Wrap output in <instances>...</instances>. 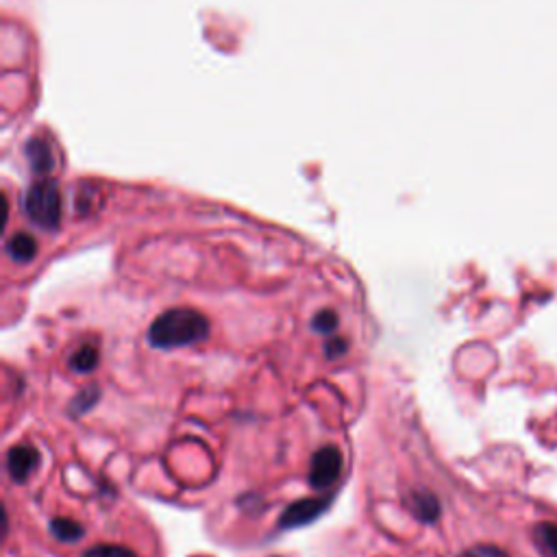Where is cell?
<instances>
[{
    "label": "cell",
    "instance_id": "cell-10",
    "mask_svg": "<svg viewBox=\"0 0 557 557\" xmlns=\"http://www.w3.org/2000/svg\"><path fill=\"white\" fill-rule=\"evenodd\" d=\"M98 366V349L94 344H83L70 357V368L74 373L88 375Z\"/></svg>",
    "mask_w": 557,
    "mask_h": 557
},
{
    "label": "cell",
    "instance_id": "cell-13",
    "mask_svg": "<svg viewBox=\"0 0 557 557\" xmlns=\"http://www.w3.org/2000/svg\"><path fill=\"white\" fill-rule=\"evenodd\" d=\"M81 557H138V555L127 547H120V544H96V547L88 549Z\"/></svg>",
    "mask_w": 557,
    "mask_h": 557
},
{
    "label": "cell",
    "instance_id": "cell-7",
    "mask_svg": "<svg viewBox=\"0 0 557 557\" xmlns=\"http://www.w3.org/2000/svg\"><path fill=\"white\" fill-rule=\"evenodd\" d=\"M7 253L18 264H29L37 255V240L31 233H16L7 242Z\"/></svg>",
    "mask_w": 557,
    "mask_h": 557
},
{
    "label": "cell",
    "instance_id": "cell-11",
    "mask_svg": "<svg viewBox=\"0 0 557 557\" xmlns=\"http://www.w3.org/2000/svg\"><path fill=\"white\" fill-rule=\"evenodd\" d=\"M51 534L61 542H79L85 536V529L72 518H55L51 523Z\"/></svg>",
    "mask_w": 557,
    "mask_h": 557
},
{
    "label": "cell",
    "instance_id": "cell-15",
    "mask_svg": "<svg viewBox=\"0 0 557 557\" xmlns=\"http://www.w3.org/2000/svg\"><path fill=\"white\" fill-rule=\"evenodd\" d=\"M457 557H507V553H503L499 547H492V544H479V547L466 549Z\"/></svg>",
    "mask_w": 557,
    "mask_h": 557
},
{
    "label": "cell",
    "instance_id": "cell-14",
    "mask_svg": "<svg viewBox=\"0 0 557 557\" xmlns=\"http://www.w3.org/2000/svg\"><path fill=\"white\" fill-rule=\"evenodd\" d=\"M96 401H98V388L92 386L90 390H81L77 399L70 403V410H72V414H83V412H88Z\"/></svg>",
    "mask_w": 557,
    "mask_h": 557
},
{
    "label": "cell",
    "instance_id": "cell-16",
    "mask_svg": "<svg viewBox=\"0 0 557 557\" xmlns=\"http://www.w3.org/2000/svg\"><path fill=\"white\" fill-rule=\"evenodd\" d=\"M346 351H349V344H346L344 338H331L325 344V353L329 360H338V357H342Z\"/></svg>",
    "mask_w": 557,
    "mask_h": 557
},
{
    "label": "cell",
    "instance_id": "cell-2",
    "mask_svg": "<svg viewBox=\"0 0 557 557\" xmlns=\"http://www.w3.org/2000/svg\"><path fill=\"white\" fill-rule=\"evenodd\" d=\"M24 212L44 231H55L61 222V194L53 181L33 183L24 196Z\"/></svg>",
    "mask_w": 557,
    "mask_h": 557
},
{
    "label": "cell",
    "instance_id": "cell-3",
    "mask_svg": "<svg viewBox=\"0 0 557 557\" xmlns=\"http://www.w3.org/2000/svg\"><path fill=\"white\" fill-rule=\"evenodd\" d=\"M344 466V457L338 447H323L318 449L309 464V486L314 490H327L340 479Z\"/></svg>",
    "mask_w": 557,
    "mask_h": 557
},
{
    "label": "cell",
    "instance_id": "cell-8",
    "mask_svg": "<svg viewBox=\"0 0 557 557\" xmlns=\"http://www.w3.org/2000/svg\"><path fill=\"white\" fill-rule=\"evenodd\" d=\"M534 544L542 557H557V525L538 523L534 527Z\"/></svg>",
    "mask_w": 557,
    "mask_h": 557
},
{
    "label": "cell",
    "instance_id": "cell-1",
    "mask_svg": "<svg viewBox=\"0 0 557 557\" xmlns=\"http://www.w3.org/2000/svg\"><path fill=\"white\" fill-rule=\"evenodd\" d=\"M209 336V320L196 312V309L177 307L168 309L162 316L153 320L151 329H148V342L155 349H183V346H192L207 340Z\"/></svg>",
    "mask_w": 557,
    "mask_h": 557
},
{
    "label": "cell",
    "instance_id": "cell-9",
    "mask_svg": "<svg viewBox=\"0 0 557 557\" xmlns=\"http://www.w3.org/2000/svg\"><path fill=\"white\" fill-rule=\"evenodd\" d=\"M27 157H29V164L35 172H40V175H46V172L53 170V151L51 146L42 140H33L27 146Z\"/></svg>",
    "mask_w": 557,
    "mask_h": 557
},
{
    "label": "cell",
    "instance_id": "cell-5",
    "mask_svg": "<svg viewBox=\"0 0 557 557\" xmlns=\"http://www.w3.org/2000/svg\"><path fill=\"white\" fill-rule=\"evenodd\" d=\"M37 464H40V453L29 444H18L7 453V470L16 484H24L35 473Z\"/></svg>",
    "mask_w": 557,
    "mask_h": 557
},
{
    "label": "cell",
    "instance_id": "cell-4",
    "mask_svg": "<svg viewBox=\"0 0 557 557\" xmlns=\"http://www.w3.org/2000/svg\"><path fill=\"white\" fill-rule=\"evenodd\" d=\"M331 505V499L327 497H309V499H301L292 505L286 507V512L281 514L279 518V529H296L314 523L316 518L323 516Z\"/></svg>",
    "mask_w": 557,
    "mask_h": 557
},
{
    "label": "cell",
    "instance_id": "cell-6",
    "mask_svg": "<svg viewBox=\"0 0 557 557\" xmlns=\"http://www.w3.org/2000/svg\"><path fill=\"white\" fill-rule=\"evenodd\" d=\"M407 507L420 523H436L440 516V501L431 492L416 490L407 497Z\"/></svg>",
    "mask_w": 557,
    "mask_h": 557
},
{
    "label": "cell",
    "instance_id": "cell-12",
    "mask_svg": "<svg viewBox=\"0 0 557 557\" xmlns=\"http://www.w3.org/2000/svg\"><path fill=\"white\" fill-rule=\"evenodd\" d=\"M312 329L320 333V336H331L338 329V314L333 309H320L312 318Z\"/></svg>",
    "mask_w": 557,
    "mask_h": 557
}]
</instances>
